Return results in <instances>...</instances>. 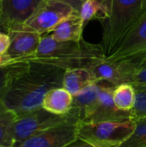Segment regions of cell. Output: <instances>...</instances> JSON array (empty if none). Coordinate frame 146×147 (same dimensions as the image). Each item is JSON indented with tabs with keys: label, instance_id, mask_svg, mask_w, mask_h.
Listing matches in <instances>:
<instances>
[{
	"label": "cell",
	"instance_id": "obj_9",
	"mask_svg": "<svg viewBox=\"0 0 146 147\" xmlns=\"http://www.w3.org/2000/svg\"><path fill=\"white\" fill-rule=\"evenodd\" d=\"M77 126L68 117L67 121L34 134L17 147L66 146L77 140Z\"/></svg>",
	"mask_w": 146,
	"mask_h": 147
},
{
	"label": "cell",
	"instance_id": "obj_18",
	"mask_svg": "<svg viewBox=\"0 0 146 147\" xmlns=\"http://www.w3.org/2000/svg\"><path fill=\"white\" fill-rule=\"evenodd\" d=\"M30 63L17 62L0 68V100L3 101L15 79L25 72Z\"/></svg>",
	"mask_w": 146,
	"mask_h": 147
},
{
	"label": "cell",
	"instance_id": "obj_28",
	"mask_svg": "<svg viewBox=\"0 0 146 147\" xmlns=\"http://www.w3.org/2000/svg\"><path fill=\"white\" fill-rule=\"evenodd\" d=\"M0 30H5V28H4V25H3V22L0 17Z\"/></svg>",
	"mask_w": 146,
	"mask_h": 147
},
{
	"label": "cell",
	"instance_id": "obj_22",
	"mask_svg": "<svg viewBox=\"0 0 146 147\" xmlns=\"http://www.w3.org/2000/svg\"><path fill=\"white\" fill-rule=\"evenodd\" d=\"M135 90V105L131 111L132 120H139L146 117V84H133Z\"/></svg>",
	"mask_w": 146,
	"mask_h": 147
},
{
	"label": "cell",
	"instance_id": "obj_15",
	"mask_svg": "<svg viewBox=\"0 0 146 147\" xmlns=\"http://www.w3.org/2000/svg\"><path fill=\"white\" fill-rule=\"evenodd\" d=\"M97 82L105 81L114 86L126 83L125 72L120 63L99 61L87 68Z\"/></svg>",
	"mask_w": 146,
	"mask_h": 147
},
{
	"label": "cell",
	"instance_id": "obj_8",
	"mask_svg": "<svg viewBox=\"0 0 146 147\" xmlns=\"http://www.w3.org/2000/svg\"><path fill=\"white\" fill-rule=\"evenodd\" d=\"M10 38V46L4 54L7 65L24 62L37 51L42 35L25 24L14 26L7 30Z\"/></svg>",
	"mask_w": 146,
	"mask_h": 147
},
{
	"label": "cell",
	"instance_id": "obj_17",
	"mask_svg": "<svg viewBox=\"0 0 146 147\" xmlns=\"http://www.w3.org/2000/svg\"><path fill=\"white\" fill-rule=\"evenodd\" d=\"M113 0H85L80 10L84 27L92 20L103 22L109 18Z\"/></svg>",
	"mask_w": 146,
	"mask_h": 147
},
{
	"label": "cell",
	"instance_id": "obj_20",
	"mask_svg": "<svg viewBox=\"0 0 146 147\" xmlns=\"http://www.w3.org/2000/svg\"><path fill=\"white\" fill-rule=\"evenodd\" d=\"M115 106L122 111L131 112L135 105L136 95L132 84L124 83L115 86L113 93Z\"/></svg>",
	"mask_w": 146,
	"mask_h": 147
},
{
	"label": "cell",
	"instance_id": "obj_10",
	"mask_svg": "<svg viewBox=\"0 0 146 147\" xmlns=\"http://www.w3.org/2000/svg\"><path fill=\"white\" fill-rule=\"evenodd\" d=\"M114 88V85L105 81H101L99 96L83 123L125 121L132 119L131 112L120 110L115 106L113 99Z\"/></svg>",
	"mask_w": 146,
	"mask_h": 147
},
{
	"label": "cell",
	"instance_id": "obj_11",
	"mask_svg": "<svg viewBox=\"0 0 146 147\" xmlns=\"http://www.w3.org/2000/svg\"><path fill=\"white\" fill-rule=\"evenodd\" d=\"M42 0H1L0 17L5 30L24 24L33 15Z\"/></svg>",
	"mask_w": 146,
	"mask_h": 147
},
{
	"label": "cell",
	"instance_id": "obj_14",
	"mask_svg": "<svg viewBox=\"0 0 146 147\" xmlns=\"http://www.w3.org/2000/svg\"><path fill=\"white\" fill-rule=\"evenodd\" d=\"M84 28L80 13L76 12L59 24L50 34L59 41H80L83 39Z\"/></svg>",
	"mask_w": 146,
	"mask_h": 147
},
{
	"label": "cell",
	"instance_id": "obj_6",
	"mask_svg": "<svg viewBox=\"0 0 146 147\" xmlns=\"http://www.w3.org/2000/svg\"><path fill=\"white\" fill-rule=\"evenodd\" d=\"M67 120V115H56L43 108L18 115L12 128L13 147H17L34 134Z\"/></svg>",
	"mask_w": 146,
	"mask_h": 147
},
{
	"label": "cell",
	"instance_id": "obj_13",
	"mask_svg": "<svg viewBox=\"0 0 146 147\" xmlns=\"http://www.w3.org/2000/svg\"><path fill=\"white\" fill-rule=\"evenodd\" d=\"M72 101L73 96L65 88H54L45 95L41 107L53 115L64 116L71 110Z\"/></svg>",
	"mask_w": 146,
	"mask_h": 147
},
{
	"label": "cell",
	"instance_id": "obj_29",
	"mask_svg": "<svg viewBox=\"0 0 146 147\" xmlns=\"http://www.w3.org/2000/svg\"><path fill=\"white\" fill-rule=\"evenodd\" d=\"M0 147H8V146H3V145L0 144Z\"/></svg>",
	"mask_w": 146,
	"mask_h": 147
},
{
	"label": "cell",
	"instance_id": "obj_1",
	"mask_svg": "<svg viewBox=\"0 0 146 147\" xmlns=\"http://www.w3.org/2000/svg\"><path fill=\"white\" fill-rule=\"evenodd\" d=\"M65 70L40 63H30L28 69L17 77L4 96L3 103L21 115L41 107L45 95L63 87Z\"/></svg>",
	"mask_w": 146,
	"mask_h": 147
},
{
	"label": "cell",
	"instance_id": "obj_23",
	"mask_svg": "<svg viewBox=\"0 0 146 147\" xmlns=\"http://www.w3.org/2000/svg\"><path fill=\"white\" fill-rule=\"evenodd\" d=\"M123 63H125L126 66L128 84H146V59L138 64Z\"/></svg>",
	"mask_w": 146,
	"mask_h": 147
},
{
	"label": "cell",
	"instance_id": "obj_24",
	"mask_svg": "<svg viewBox=\"0 0 146 147\" xmlns=\"http://www.w3.org/2000/svg\"><path fill=\"white\" fill-rule=\"evenodd\" d=\"M10 46V38L7 32L0 30V55H4Z\"/></svg>",
	"mask_w": 146,
	"mask_h": 147
},
{
	"label": "cell",
	"instance_id": "obj_16",
	"mask_svg": "<svg viewBox=\"0 0 146 147\" xmlns=\"http://www.w3.org/2000/svg\"><path fill=\"white\" fill-rule=\"evenodd\" d=\"M97 83L91 72L86 68L66 70L63 79V88L72 96L83 91L87 87Z\"/></svg>",
	"mask_w": 146,
	"mask_h": 147
},
{
	"label": "cell",
	"instance_id": "obj_21",
	"mask_svg": "<svg viewBox=\"0 0 146 147\" xmlns=\"http://www.w3.org/2000/svg\"><path fill=\"white\" fill-rule=\"evenodd\" d=\"M135 129L119 147H146V117L135 121Z\"/></svg>",
	"mask_w": 146,
	"mask_h": 147
},
{
	"label": "cell",
	"instance_id": "obj_30",
	"mask_svg": "<svg viewBox=\"0 0 146 147\" xmlns=\"http://www.w3.org/2000/svg\"><path fill=\"white\" fill-rule=\"evenodd\" d=\"M0 2H1V0H0Z\"/></svg>",
	"mask_w": 146,
	"mask_h": 147
},
{
	"label": "cell",
	"instance_id": "obj_7",
	"mask_svg": "<svg viewBox=\"0 0 146 147\" xmlns=\"http://www.w3.org/2000/svg\"><path fill=\"white\" fill-rule=\"evenodd\" d=\"M77 11L60 0H42L33 15L24 23L40 34L46 35Z\"/></svg>",
	"mask_w": 146,
	"mask_h": 147
},
{
	"label": "cell",
	"instance_id": "obj_19",
	"mask_svg": "<svg viewBox=\"0 0 146 147\" xmlns=\"http://www.w3.org/2000/svg\"><path fill=\"white\" fill-rule=\"evenodd\" d=\"M17 115L0 100V144L13 147L12 128Z\"/></svg>",
	"mask_w": 146,
	"mask_h": 147
},
{
	"label": "cell",
	"instance_id": "obj_27",
	"mask_svg": "<svg viewBox=\"0 0 146 147\" xmlns=\"http://www.w3.org/2000/svg\"><path fill=\"white\" fill-rule=\"evenodd\" d=\"M6 59L4 58V55H0V68L3 66H6Z\"/></svg>",
	"mask_w": 146,
	"mask_h": 147
},
{
	"label": "cell",
	"instance_id": "obj_3",
	"mask_svg": "<svg viewBox=\"0 0 146 147\" xmlns=\"http://www.w3.org/2000/svg\"><path fill=\"white\" fill-rule=\"evenodd\" d=\"M146 9V0H113L112 11L102 24V47L108 56L136 25Z\"/></svg>",
	"mask_w": 146,
	"mask_h": 147
},
{
	"label": "cell",
	"instance_id": "obj_26",
	"mask_svg": "<svg viewBox=\"0 0 146 147\" xmlns=\"http://www.w3.org/2000/svg\"><path fill=\"white\" fill-rule=\"evenodd\" d=\"M65 147H95L93 146L92 145L89 144L88 142H85L83 140H81L79 139H77V140H75L74 142L69 144L68 146Z\"/></svg>",
	"mask_w": 146,
	"mask_h": 147
},
{
	"label": "cell",
	"instance_id": "obj_5",
	"mask_svg": "<svg viewBox=\"0 0 146 147\" xmlns=\"http://www.w3.org/2000/svg\"><path fill=\"white\" fill-rule=\"evenodd\" d=\"M146 59V9L136 25L126 34L105 60L138 64Z\"/></svg>",
	"mask_w": 146,
	"mask_h": 147
},
{
	"label": "cell",
	"instance_id": "obj_4",
	"mask_svg": "<svg viewBox=\"0 0 146 147\" xmlns=\"http://www.w3.org/2000/svg\"><path fill=\"white\" fill-rule=\"evenodd\" d=\"M135 121L83 123L77 126V139L95 147H119L135 129Z\"/></svg>",
	"mask_w": 146,
	"mask_h": 147
},
{
	"label": "cell",
	"instance_id": "obj_2",
	"mask_svg": "<svg viewBox=\"0 0 146 147\" xmlns=\"http://www.w3.org/2000/svg\"><path fill=\"white\" fill-rule=\"evenodd\" d=\"M106 54L102 44L80 41H59L51 34L43 35L34 54L24 62L40 63L61 68L65 71L76 68H89L104 60Z\"/></svg>",
	"mask_w": 146,
	"mask_h": 147
},
{
	"label": "cell",
	"instance_id": "obj_12",
	"mask_svg": "<svg viewBox=\"0 0 146 147\" xmlns=\"http://www.w3.org/2000/svg\"><path fill=\"white\" fill-rule=\"evenodd\" d=\"M101 90V81L97 82L80 93L73 96L72 105L68 112V117L77 124L84 122L94 107Z\"/></svg>",
	"mask_w": 146,
	"mask_h": 147
},
{
	"label": "cell",
	"instance_id": "obj_25",
	"mask_svg": "<svg viewBox=\"0 0 146 147\" xmlns=\"http://www.w3.org/2000/svg\"><path fill=\"white\" fill-rule=\"evenodd\" d=\"M69 5H71L77 12L80 13V10H81V8H82V5L83 4L84 1L85 0H60Z\"/></svg>",
	"mask_w": 146,
	"mask_h": 147
}]
</instances>
